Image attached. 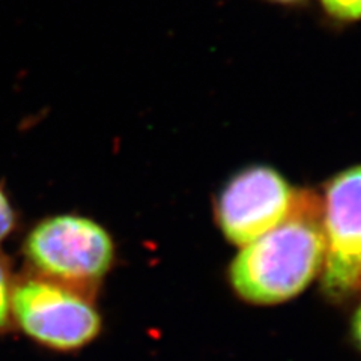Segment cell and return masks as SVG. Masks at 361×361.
Returning a JSON list of instances; mask_svg holds the SVG:
<instances>
[{"instance_id":"30bf717a","label":"cell","mask_w":361,"mask_h":361,"mask_svg":"<svg viewBox=\"0 0 361 361\" xmlns=\"http://www.w3.org/2000/svg\"><path fill=\"white\" fill-rule=\"evenodd\" d=\"M268 2L279 4V5H301L304 2H307V0H268Z\"/></svg>"},{"instance_id":"9c48e42d","label":"cell","mask_w":361,"mask_h":361,"mask_svg":"<svg viewBox=\"0 0 361 361\" xmlns=\"http://www.w3.org/2000/svg\"><path fill=\"white\" fill-rule=\"evenodd\" d=\"M353 336L354 341L358 345V348L361 349V307L357 310L354 321H353Z\"/></svg>"},{"instance_id":"52a82bcc","label":"cell","mask_w":361,"mask_h":361,"mask_svg":"<svg viewBox=\"0 0 361 361\" xmlns=\"http://www.w3.org/2000/svg\"><path fill=\"white\" fill-rule=\"evenodd\" d=\"M325 13L338 21L361 20V0H321Z\"/></svg>"},{"instance_id":"8992f818","label":"cell","mask_w":361,"mask_h":361,"mask_svg":"<svg viewBox=\"0 0 361 361\" xmlns=\"http://www.w3.org/2000/svg\"><path fill=\"white\" fill-rule=\"evenodd\" d=\"M14 280L8 262L0 256V331L11 322V297H13Z\"/></svg>"},{"instance_id":"ba28073f","label":"cell","mask_w":361,"mask_h":361,"mask_svg":"<svg viewBox=\"0 0 361 361\" xmlns=\"http://www.w3.org/2000/svg\"><path fill=\"white\" fill-rule=\"evenodd\" d=\"M16 211L5 190L0 187V243L6 240L16 228Z\"/></svg>"},{"instance_id":"5b68a950","label":"cell","mask_w":361,"mask_h":361,"mask_svg":"<svg viewBox=\"0 0 361 361\" xmlns=\"http://www.w3.org/2000/svg\"><path fill=\"white\" fill-rule=\"evenodd\" d=\"M293 197L295 190L274 169L248 167L221 190L217 220L226 238L244 247L283 220Z\"/></svg>"},{"instance_id":"3957f363","label":"cell","mask_w":361,"mask_h":361,"mask_svg":"<svg viewBox=\"0 0 361 361\" xmlns=\"http://www.w3.org/2000/svg\"><path fill=\"white\" fill-rule=\"evenodd\" d=\"M11 321L30 341L58 353L87 346L103 325L89 293L35 273L14 281Z\"/></svg>"},{"instance_id":"7a4b0ae2","label":"cell","mask_w":361,"mask_h":361,"mask_svg":"<svg viewBox=\"0 0 361 361\" xmlns=\"http://www.w3.org/2000/svg\"><path fill=\"white\" fill-rule=\"evenodd\" d=\"M23 255L35 274L89 293L109 273L115 245L95 220L58 214L39 220L27 232Z\"/></svg>"},{"instance_id":"6da1fadb","label":"cell","mask_w":361,"mask_h":361,"mask_svg":"<svg viewBox=\"0 0 361 361\" xmlns=\"http://www.w3.org/2000/svg\"><path fill=\"white\" fill-rule=\"evenodd\" d=\"M324 256L322 202L312 191H295L286 217L235 257L232 286L245 301L283 302L310 285Z\"/></svg>"},{"instance_id":"277c9868","label":"cell","mask_w":361,"mask_h":361,"mask_svg":"<svg viewBox=\"0 0 361 361\" xmlns=\"http://www.w3.org/2000/svg\"><path fill=\"white\" fill-rule=\"evenodd\" d=\"M322 223V288L338 300L358 285L361 276V166L346 169L326 185Z\"/></svg>"}]
</instances>
